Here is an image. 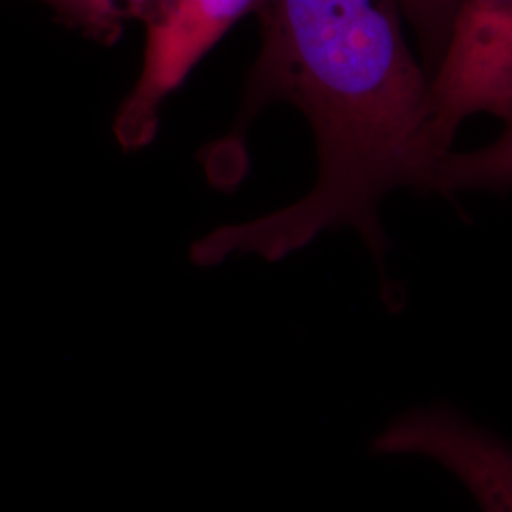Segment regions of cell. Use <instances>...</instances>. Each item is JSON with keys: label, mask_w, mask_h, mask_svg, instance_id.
I'll list each match as a JSON object with an SVG mask.
<instances>
[{"label": "cell", "mask_w": 512, "mask_h": 512, "mask_svg": "<svg viewBox=\"0 0 512 512\" xmlns=\"http://www.w3.org/2000/svg\"><path fill=\"white\" fill-rule=\"evenodd\" d=\"M255 14L260 54L234 133L209 148L207 171L219 179L256 112L287 101L315 133L317 183L300 202L198 239L192 260L215 266L245 253L275 262L325 230L351 226L384 262L378 205L401 186L429 192L442 156L431 141V76L406 42L401 2L260 0Z\"/></svg>", "instance_id": "6da1fadb"}, {"label": "cell", "mask_w": 512, "mask_h": 512, "mask_svg": "<svg viewBox=\"0 0 512 512\" xmlns=\"http://www.w3.org/2000/svg\"><path fill=\"white\" fill-rule=\"evenodd\" d=\"M260 0H147L141 74L114 120L124 150L147 147L160 126L165 99L183 86L192 69Z\"/></svg>", "instance_id": "7a4b0ae2"}, {"label": "cell", "mask_w": 512, "mask_h": 512, "mask_svg": "<svg viewBox=\"0 0 512 512\" xmlns=\"http://www.w3.org/2000/svg\"><path fill=\"white\" fill-rule=\"evenodd\" d=\"M431 141L446 154L465 118L512 112V0H461L431 78Z\"/></svg>", "instance_id": "3957f363"}, {"label": "cell", "mask_w": 512, "mask_h": 512, "mask_svg": "<svg viewBox=\"0 0 512 512\" xmlns=\"http://www.w3.org/2000/svg\"><path fill=\"white\" fill-rule=\"evenodd\" d=\"M378 456H421L448 469L482 512H512V446L448 404L414 408L372 440Z\"/></svg>", "instance_id": "277c9868"}, {"label": "cell", "mask_w": 512, "mask_h": 512, "mask_svg": "<svg viewBox=\"0 0 512 512\" xmlns=\"http://www.w3.org/2000/svg\"><path fill=\"white\" fill-rule=\"evenodd\" d=\"M512 188V112L505 129L492 145L475 152L456 154L448 150L433 169L429 192L454 194L463 190H509Z\"/></svg>", "instance_id": "5b68a950"}, {"label": "cell", "mask_w": 512, "mask_h": 512, "mask_svg": "<svg viewBox=\"0 0 512 512\" xmlns=\"http://www.w3.org/2000/svg\"><path fill=\"white\" fill-rule=\"evenodd\" d=\"M63 25L97 44L112 46L126 23L141 18L147 0H40Z\"/></svg>", "instance_id": "8992f818"}, {"label": "cell", "mask_w": 512, "mask_h": 512, "mask_svg": "<svg viewBox=\"0 0 512 512\" xmlns=\"http://www.w3.org/2000/svg\"><path fill=\"white\" fill-rule=\"evenodd\" d=\"M399 2H401L404 16L416 29L421 50L427 59V73L433 78L444 54L461 0H399Z\"/></svg>", "instance_id": "52a82bcc"}]
</instances>
